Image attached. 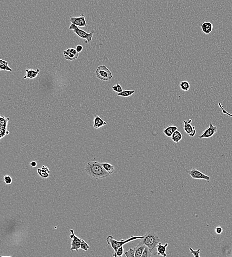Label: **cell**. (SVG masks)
<instances>
[{
    "label": "cell",
    "instance_id": "1",
    "mask_svg": "<svg viewBox=\"0 0 232 257\" xmlns=\"http://www.w3.org/2000/svg\"><path fill=\"white\" fill-rule=\"evenodd\" d=\"M85 171L88 176L95 179H102L110 175L104 169L101 163L97 161L87 162L85 166Z\"/></svg>",
    "mask_w": 232,
    "mask_h": 257
},
{
    "label": "cell",
    "instance_id": "2",
    "mask_svg": "<svg viewBox=\"0 0 232 257\" xmlns=\"http://www.w3.org/2000/svg\"><path fill=\"white\" fill-rule=\"evenodd\" d=\"M160 242V238L157 234L153 231L147 232L142 239L140 243L147 246L152 255H157V246Z\"/></svg>",
    "mask_w": 232,
    "mask_h": 257
},
{
    "label": "cell",
    "instance_id": "3",
    "mask_svg": "<svg viewBox=\"0 0 232 257\" xmlns=\"http://www.w3.org/2000/svg\"><path fill=\"white\" fill-rule=\"evenodd\" d=\"M143 236H137L132 235L127 239H122L118 241L114 239L113 236L110 235V236H107V237L106 238V242H107V243L108 245L111 246V247L113 249L114 251V253H115L119 248L121 247V246H123L125 244L129 243V242H131L132 241L134 240L141 239L143 238Z\"/></svg>",
    "mask_w": 232,
    "mask_h": 257
},
{
    "label": "cell",
    "instance_id": "4",
    "mask_svg": "<svg viewBox=\"0 0 232 257\" xmlns=\"http://www.w3.org/2000/svg\"><path fill=\"white\" fill-rule=\"evenodd\" d=\"M69 29L72 30L74 33L77 35L79 37L82 38V39H86V43H89L92 41V37H93V32H91L90 33H87L86 31H85L79 28L78 26L75 25L74 24L71 23L70 26L69 27Z\"/></svg>",
    "mask_w": 232,
    "mask_h": 257
},
{
    "label": "cell",
    "instance_id": "5",
    "mask_svg": "<svg viewBox=\"0 0 232 257\" xmlns=\"http://www.w3.org/2000/svg\"><path fill=\"white\" fill-rule=\"evenodd\" d=\"M96 76L101 80L108 81L113 78L111 71L105 65H101L97 68L96 71Z\"/></svg>",
    "mask_w": 232,
    "mask_h": 257
},
{
    "label": "cell",
    "instance_id": "6",
    "mask_svg": "<svg viewBox=\"0 0 232 257\" xmlns=\"http://www.w3.org/2000/svg\"><path fill=\"white\" fill-rule=\"evenodd\" d=\"M70 231L71 234V235H70V237L72 239V242H71L70 250L71 251H76L78 252L79 249H80L81 239L75 234L74 230L70 229Z\"/></svg>",
    "mask_w": 232,
    "mask_h": 257
},
{
    "label": "cell",
    "instance_id": "7",
    "mask_svg": "<svg viewBox=\"0 0 232 257\" xmlns=\"http://www.w3.org/2000/svg\"><path fill=\"white\" fill-rule=\"evenodd\" d=\"M186 172L191 176L192 178L194 179H205L206 180L207 182H210V177L207 175L204 174L203 173L201 172L199 170H197L195 168H193L190 171L186 170Z\"/></svg>",
    "mask_w": 232,
    "mask_h": 257
},
{
    "label": "cell",
    "instance_id": "8",
    "mask_svg": "<svg viewBox=\"0 0 232 257\" xmlns=\"http://www.w3.org/2000/svg\"><path fill=\"white\" fill-rule=\"evenodd\" d=\"M70 21L71 23L74 24L78 27H86L87 25L85 16L84 14H81L80 16L77 18L70 17Z\"/></svg>",
    "mask_w": 232,
    "mask_h": 257
},
{
    "label": "cell",
    "instance_id": "9",
    "mask_svg": "<svg viewBox=\"0 0 232 257\" xmlns=\"http://www.w3.org/2000/svg\"><path fill=\"white\" fill-rule=\"evenodd\" d=\"M64 58L66 60L73 61L77 59L79 56V53L76 51L75 48H70L63 51Z\"/></svg>",
    "mask_w": 232,
    "mask_h": 257
},
{
    "label": "cell",
    "instance_id": "10",
    "mask_svg": "<svg viewBox=\"0 0 232 257\" xmlns=\"http://www.w3.org/2000/svg\"><path fill=\"white\" fill-rule=\"evenodd\" d=\"M217 127L215 126L212 123H210L209 127L203 132V134L199 137L200 139H206L211 138L216 133Z\"/></svg>",
    "mask_w": 232,
    "mask_h": 257
},
{
    "label": "cell",
    "instance_id": "11",
    "mask_svg": "<svg viewBox=\"0 0 232 257\" xmlns=\"http://www.w3.org/2000/svg\"><path fill=\"white\" fill-rule=\"evenodd\" d=\"M192 120L190 119L188 121H184V127L183 129L187 134L190 137H194L196 134L195 127L192 126L191 123Z\"/></svg>",
    "mask_w": 232,
    "mask_h": 257
},
{
    "label": "cell",
    "instance_id": "12",
    "mask_svg": "<svg viewBox=\"0 0 232 257\" xmlns=\"http://www.w3.org/2000/svg\"><path fill=\"white\" fill-rule=\"evenodd\" d=\"M25 71H26V75L24 77V79H26V78L34 79V78L37 77V76L40 73L39 69H37L36 70L31 69H26Z\"/></svg>",
    "mask_w": 232,
    "mask_h": 257
},
{
    "label": "cell",
    "instance_id": "13",
    "mask_svg": "<svg viewBox=\"0 0 232 257\" xmlns=\"http://www.w3.org/2000/svg\"><path fill=\"white\" fill-rule=\"evenodd\" d=\"M168 243H165L164 245H163L160 242L158 244L157 246V255L159 256L165 257L167 256L166 254V248L168 246Z\"/></svg>",
    "mask_w": 232,
    "mask_h": 257
},
{
    "label": "cell",
    "instance_id": "14",
    "mask_svg": "<svg viewBox=\"0 0 232 257\" xmlns=\"http://www.w3.org/2000/svg\"><path fill=\"white\" fill-rule=\"evenodd\" d=\"M107 123L106 122L100 118L99 116L96 115L94 118V124H93V127L96 129H98L106 125Z\"/></svg>",
    "mask_w": 232,
    "mask_h": 257
},
{
    "label": "cell",
    "instance_id": "15",
    "mask_svg": "<svg viewBox=\"0 0 232 257\" xmlns=\"http://www.w3.org/2000/svg\"><path fill=\"white\" fill-rule=\"evenodd\" d=\"M201 29L204 33L209 34L211 33L213 29V25L210 22H205L203 23L201 25Z\"/></svg>",
    "mask_w": 232,
    "mask_h": 257
},
{
    "label": "cell",
    "instance_id": "16",
    "mask_svg": "<svg viewBox=\"0 0 232 257\" xmlns=\"http://www.w3.org/2000/svg\"><path fill=\"white\" fill-rule=\"evenodd\" d=\"M102 166L105 169V171L109 174L110 175H113V174L116 173V170L115 169L114 166L112 164L107 163V162H103L101 163Z\"/></svg>",
    "mask_w": 232,
    "mask_h": 257
},
{
    "label": "cell",
    "instance_id": "17",
    "mask_svg": "<svg viewBox=\"0 0 232 257\" xmlns=\"http://www.w3.org/2000/svg\"><path fill=\"white\" fill-rule=\"evenodd\" d=\"M146 246L144 244L139 243V244L133 248L135 254V257H141L143 252L144 251Z\"/></svg>",
    "mask_w": 232,
    "mask_h": 257
},
{
    "label": "cell",
    "instance_id": "18",
    "mask_svg": "<svg viewBox=\"0 0 232 257\" xmlns=\"http://www.w3.org/2000/svg\"><path fill=\"white\" fill-rule=\"evenodd\" d=\"M177 127L175 126H169L164 130V133L165 136L168 137H171L175 131L177 130Z\"/></svg>",
    "mask_w": 232,
    "mask_h": 257
},
{
    "label": "cell",
    "instance_id": "19",
    "mask_svg": "<svg viewBox=\"0 0 232 257\" xmlns=\"http://www.w3.org/2000/svg\"><path fill=\"white\" fill-rule=\"evenodd\" d=\"M171 137L172 141L175 143H178L182 139V135L179 131L177 130L173 133Z\"/></svg>",
    "mask_w": 232,
    "mask_h": 257
},
{
    "label": "cell",
    "instance_id": "20",
    "mask_svg": "<svg viewBox=\"0 0 232 257\" xmlns=\"http://www.w3.org/2000/svg\"><path fill=\"white\" fill-rule=\"evenodd\" d=\"M135 93L134 91H131V90H125L117 94V96H120L123 97H129L131 96Z\"/></svg>",
    "mask_w": 232,
    "mask_h": 257
},
{
    "label": "cell",
    "instance_id": "21",
    "mask_svg": "<svg viewBox=\"0 0 232 257\" xmlns=\"http://www.w3.org/2000/svg\"><path fill=\"white\" fill-rule=\"evenodd\" d=\"M190 87V83L187 81H182L180 83V88L183 91H189Z\"/></svg>",
    "mask_w": 232,
    "mask_h": 257
},
{
    "label": "cell",
    "instance_id": "22",
    "mask_svg": "<svg viewBox=\"0 0 232 257\" xmlns=\"http://www.w3.org/2000/svg\"><path fill=\"white\" fill-rule=\"evenodd\" d=\"M89 248H90V246L88 245V244L85 240L81 239L80 249L85 251H87Z\"/></svg>",
    "mask_w": 232,
    "mask_h": 257
},
{
    "label": "cell",
    "instance_id": "23",
    "mask_svg": "<svg viewBox=\"0 0 232 257\" xmlns=\"http://www.w3.org/2000/svg\"><path fill=\"white\" fill-rule=\"evenodd\" d=\"M152 255L151 251H150L149 248L147 246L145 247L144 251L143 252L141 257H151Z\"/></svg>",
    "mask_w": 232,
    "mask_h": 257
},
{
    "label": "cell",
    "instance_id": "24",
    "mask_svg": "<svg viewBox=\"0 0 232 257\" xmlns=\"http://www.w3.org/2000/svg\"><path fill=\"white\" fill-rule=\"evenodd\" d=\"M124 248L123 246H121L117 250V252L115 253L114 254L113 256L114 257H121L124 255Z\"/></svg>",
    "mask_w": 232,
    "mask_h": 257
},
{
    "label": "cell",
    "instance_id": "25",
    "mask_svg": "<svg viewBox=\"0 0 232 257\" xmlns=\"http://www.w3.org/2000/svg\"><path fill=\"white\" fill-rule=\"evenodd\" d=\"M112 88L115 92H117L118 93L121 92L123 91V88L121 87V86L119 84V83H117V85L113 86L112 87Z\"/></svg>",
    "mask_w": 232,
    "mask_h": 257
},
{
    "label": "cell",
    "instance_id": "26",
    "mask_svg": "<svg viewBox=\"0 0 232 257\" xmlns=\"http://www.w3.org/2000/svg\"><path fill=\"white\" fill-rule=\"evenodd\" d=\"M37 172H38V173L39 176H40L42 178H47L49 177V176H50V174L44 172L43 171H42L41 169H37Z\"/></svg>",
    "mask_w": 232,
    "mask_h": 257
},
{
    "label": "cell",
    "instance_id": "27",
    "mask_svg": "<svg viewBox=\"0 0 232 257\" xmlns=\"http://www.w3.org/2000/svg\"><path fill=\"white\" fill-rule=\"evenodd\" d=\"M124 253L126 257H135L134 249L132 248H131L129 251L125 252Z\"/></svg>",
    "mask_w": 232,
    "mask_h": 257
},
{
    "label": "cell",
    "instance_id": "28",
    "mask_svg": "<svg viewBox=\"0 0 232 257\" xmlns=\"http://www.w3.org/2000/svg\"><path fill=\"white\" fill-rule=\"evenodd\" d=\"M4 181L6 184H11L12 182V177L8 175H6L4 177Z\"/></svg>",
    "mask_w": 232,
    "mask_h": 257
},
{
    "label": "cell",
    "instance_id": "29",
    "mask_svg": "<svg viewBox=\"0 0 232 257\" xmlns=\"http://www.w3.org/2000/svg\"><path fill=\"white\" fill-rule=\"evenodd\" d=\"M0 68L1 70H7L8 71H12V69L10 67H8L7 64L4 63H0Z\"/></svg>",
    "mask_w": 232,
    "mask_h": 257
},
{
    "label": "cell",
    "instance_id": "30",
    "mask_svg": "<svg viewBox=\"0 0 232 257\" xmlns=\"http://www.w3.org/2000/svg\"><path fill=\"white\" fill-rule=\"evenodd\" d=\"M190 252L194 255L195 257H200V249H198L197 251H194L192 248H190Z\"/></svg>",
    "mask_w": 232,
    "mask_h": 257
},
{
    "label": "cell",
    "instance_id": "31",
    "mask_svg": "<svg viewBox=\"0 0 232 257\" xmlns=\"http://www.w3.org/2000/svg\"><path fill=\"white\" fill-rule=\"evenodd\" d=\"M218 105H219V108H220L222 110V112L223 114H224L227 115L229 116H230V117H232V114H230V113H228L227 111H226L225 110V109L224 108H223V105H222L221 103H218Z\"/></svg>",
    "mask_w": 232,
    "mask_h": 257
},
{
    "label": "cell",
    "instance_id": "32",
    "mask_svg": "<svg viewBox=\"0 0 232 257\" xmlns=\"http://www.w3.org/2000/svg\"><path fill=\"white\" fill-rule=\"evenodd\" d=\"M215 231L217 234H220L222 233L223 229L220 226H217L215 229Z\"/></svg>",
    "mask_w": 232,
    "mask_h": 257
},
{
    "label": "cell",
    "instance_id": "33",
    "mask_svg": "<svg viewBox=\"0 0 232 257\" xmlns=\"http://www.w3.org/2000/svg\"><path fill=\"white\" fill-rule=\"evenodd\" d=\"M83 47L81 45H79L76 46V50L78 53H80L81 51H83Z\"/></svg>",
    "mask_w": 232,
    "mask_h": 257
},
{
    "label": "cell",
    "instance_id": "34",
    "mask_svg": "<svg viewBox=\"0 0 232 257\" xmlns=\"http://www.w3.org/2000/svg\"><path fill=\"white\" fill-rule=\"evenodd\" d=\"M30 166L32 167H36L37 166V163L35 161H32L30 162Z\"/></svg>",
    "mask_w": 232,
    "mask_h": 257
},
{
    "label": "cell",
    "instance_id": "35",
    "mask_svg": "<svg viewBox=\"0 0 232 257\" xmlns=\"http://www.w3.org/2000/svg\"><path fill=\"white\" fill-rule=\"evenodd\" d=\"M0 63H4L6 64H7L8 65V62H6V61H5V60H2V59H0Z\"/></svg>",
    "mask_w": 232,
    "mask_h": 257
},
{
    "label": "cell",
    "instance_id": "36",
    "mask_svg": "<svg viewBox=\"0 0 232 257\" xmlns=\"http://www.w3.org/2000/svg\"><path fill=\"white\" fill-rule=\"evenodd\" d=\"M5 135H6V134H0V139H1L2 138H3V137H4V136H5Z\"/></svg>",
    "mask_w": 232,
    "mask_h": 257
},
{
    "label": "cell",
    "instance_id": "37",
    "mask_svg": "<svg viewBox=\"0 0 232 257\" xmlns=\"http://www.w3.org/2000/svg\"><path fill=\"white\" fill-rule=\"evenodd\" d=\"M0 70H1V68H0Z\"/></svg>",
    "mask_w": 232,
    "mask_h": 257
}]
</instances>
